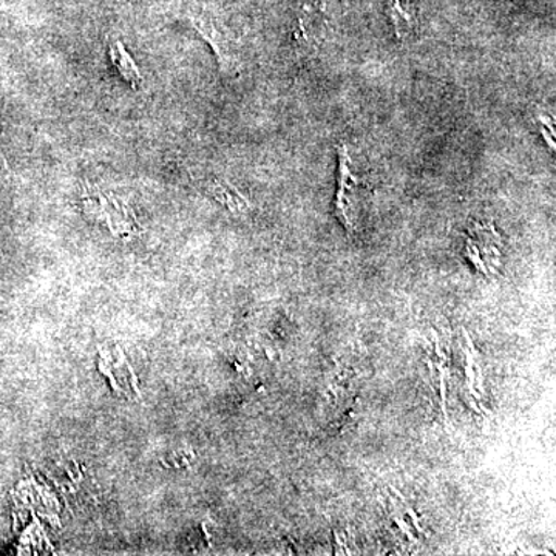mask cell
I'll use <instances>...</instances> for the list:
<instances>
[{
    "label": "cell",
    "mask_w": 556,
    "mask_h": 556,
    "mask_svg": "<svg viewBox=\"0 0 556 556\" xmlns=\"http://www.w3.org/2000/svg\"><path fill=\"white\" fill-rule=\"evenodd\" d=\"M5 174H7L5 160H3L2 153H0V179L5 178Z\"/></svg>",
    "instance_id": "obj_7"
},
{
    "label": "cell",
    "mask_w": 556,
    "mask_h": 556,
    "mask_svg": "<svg viewBox=\"0 0 556 556\" xmlns=\"http://www.w3.org/2000/svg\"><path fill=\"white\" fill-rule=\"evenodd\" d=\"M390 16L399 38L404 39L416 27V10L413 0H390Z\"/></svg>",
    "instance_id": "obj_3"
},
{
    "label": "cell",
    "mask_w": 556,
    "mask_h": 556,
    "mask_svg": "<svg viewBox=\"0 0 556 556\" xmlns=\"http://www.w3.org/2000/svg\"><path fill=\"white\" fill-rule=\"evenodd\" d=\"M334 555H351L353 552L350 551L346 544V538L339 533L338 530H334Z\"/></svg>",
    "instance_id": "obj_6"
},
{
    "label": "cell",
    "mask_w": 556,
    "mask_h": 556,
    "mask_svg": "<svg viewBox=\"0 0 556 556\" xmlns=\"http://www.w3.org/2000/svg\"><path fill=\"white\" fill-rule=\"evenodd\" d=\"M110 58H112L115 67L118 68L119 75L123 76L130 86H141V72H139L134 60H131L129 51L124 49L119 40H116V42L112 43V47H110Z\"/></svg>",
    "instance_id": "obj_4"
},
{
    "label": "cell",
    "mask_w": 556,
    "mask_h": 556,
    "mask_svg": "<svg viewBox=\"0 0 556 556\" xmlns=\"http://www.w3.org/2000/svg\"><path fill=\"white\" fill-rule=\"evenodd\" d=\"M192 22L197 31L211 43L212 49H214L215 54H217L219 67L226 70V72L236 67V65H233L236 64V53H233L232 43H230L225 33L218 30L215 21L204 16V14H200V16L193 17Z\"/></svg>",
    "instance_id": "obj_2"
},
{
    "label": "cell",
    "mask_w": 556,
    "mask_h": 556,
    "mask_svg": "<svg viewBox=\"0 0 556 556\" xmlns=\"http://www.w3.org/2000/svg\"><path fill=\"white\" fill-rule=\"evenodd\" d=\"M339 188L336 193L334 214L339 222L342 223L343 228L348 232L353 233L356 229L354 223V204H356V197L358 186L362 185V179L354 174L353 161H351L350 153H348L346 146H339Z\"/></svg>",
    "instance_id": "obj_1"
},
{
    "label": "cell",
    "mask_w": 556,
    "mask_h": 556,
    "mask_svg": "<svg viewBox=\"0 0 556 556\" xmlns=\"http://www.w3.org/2000/svg\"><path fill=\"white\" fill-rule=\"evenodd\" d=\"M208 192H211L219 203L228 206L230 211L237 212L248 206V200L241 195L239 190L232 188L228 182L219 181V179H214V181L208 185Z\"/></svg>",
    "instance_id": "obj_5"
}]
</instances>
